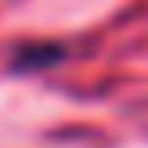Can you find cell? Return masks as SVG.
<instances>
[{"instance_id": "cell-1", "label": "cell", "mask_w": 148, "mask_h": 148, "mask_svg": "<svg viewBox=\"0 0 148 148\" xmlns=\"http://www.w3.org/2000/svg\"><path fill=\"white\" fill-rule=\"evenodd\" d=\"M59 55H62V47H27V51L16 55L12 66L16 70H35V66H43V62H55Z\"/></svg>"}]
</instances>
